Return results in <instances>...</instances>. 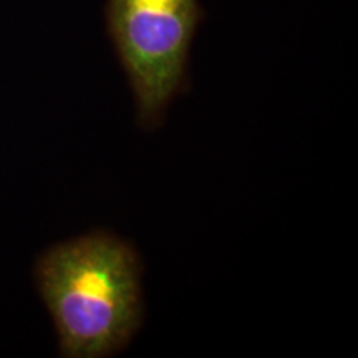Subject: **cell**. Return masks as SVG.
I'll return each mask as SVG.
<instances>
[{
    "label": "cell",
    "instance_id": "cell-1",
    "mask_svg": "<svg viewBox=\"0 0 358 358\" xmlns=\"http://www.w3.org/2000/svg\"><path fill=\"white\" fill-rule=\"evenodd\" d=\"M141 261L105 231L58 243L37 257L34 279L64 358H106L124 350L143 324Z\"/></svg>",
    "mask_w": 358,
    "mask_h": 358
},
{
    "label": "cell",
    "instance_id": "cell-2",
    "mask_svg": "<svg viewBox=\"0 0 358 358\" xmlns=\"http://www.w3.org/2000/svg\"><path fill=\"white\" fill-rule=\"evenodd\" d=\"M106 30L123 66L138 123L155 129L186 85L199 0H106Z\"/></svg>",
    "mask_w": 358,
    "mask_h": 358
}]
</instances>
